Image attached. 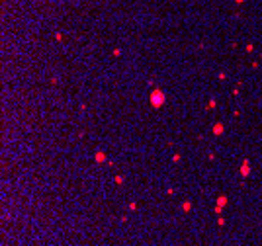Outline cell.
<instances>
[{
  "mask_svg": "<svg viewBox=\"0 0 262 246\" xmlns=\"http://www.w3.org/2000/svg\"><path fill=\"white\" fill-rule=\"evenodd\" d=\"M213 133H215V135H221V133H223V125H221V123H217V125L213 127Z\"/></svg>",
  "mask_w": 262,
  "mask_h": 246,
  "instance_id": "5",
  "label": "cell"
},
{
  "mask_svg": "<svg viewBox=\"0 0 262 246\" xmlns=\"http://www.w3.org/2000/svg\"><path fill=\"white\" fill-rule=\"evenodd\" d=\"M151 105L153 108H162L164 105V94H162V90H153L151 92Z\"/></svg>",
  "mask_w": 262,
  "mask_h": 246,
  "instance_id": "1",
  "label": "cell"
},
{
  "mask_svg": "<svg viewBox=\"0 0 262 246\" xmlns=\"http://www.w3.org/2000/svg\"><path fill=\"white\" fill-rule=\"evenodd\" d=\"M225 203H227V197H225V195H221L219 199H217V205H215V213H219V211L223 209V205Z\"/></svg>",
  "mask_w": 262,
  "mask_h": 246,
  "instance_id": "2",
  "label": "cell"
},
{
  "mask_svg": "<svg viewBox=\"0 0 262 246\" xmlns=\"http://www.w3.org/2000/svg\"><path fill=\"white\" fill-rule=\"evenodd\" d=\"M104 160H106V154H104L102 151H98V152H96V162H104Z\"/></svg>",
  "mask_w": 262,
  "mask_h": 246,
  "instance_id": "4",
  "label": "cell"
},
{
  "mask_svg": "<svg viewBox=\"0 0 262 246\" xmlns=\"http://www.w3.org/2000/svg\"><path fill=\"white\" fill-rule=\"evenodd\" d=\"M182 209H184V211H190V209H192V203H184Z\"/></svg>",
  "mask_w": 262,
  "mask_h": 246,
  "instance_id": "6",
  "label": "cell"
},
{
  "mask_svg": "<svg viewBox=\"0 0 262 246\" xmlns=\"http://www.w3.org/2000/svg\"><path fill=\"white\" fill-rule=\"evenodd\" d=\"M248 172H250V162L245 160V162H242V166H241V174L242 176H248Z\"/></svg>",
  "mask_w": 262,
  "mask_h": 246,
  "instance_id": "3",
  "label": "cell"
}]
</instances>
